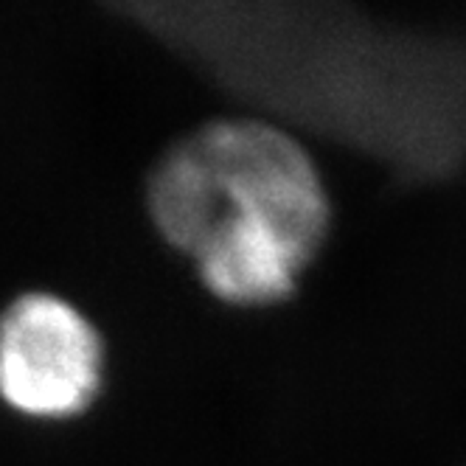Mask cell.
Segmentation results:
<instances>
[{
    "instance_id": "2",
    "label": "cell",
    "mask_w": 466,
    "mask_h": 466,
    "mask_svg": "<svg viewBox=\"0 0 466 466\" xmlns=\"http://www.w3.org/2000/svg\"><path fill=\"white\" fill-rule=\"evenodd\" d=\"M102 362L98 331L59 295H20L0 315V399L17 413H82L102 385Z\"/></svg>"
},
{
    "instance_id": "1",
    "label": "cell",
    "mask_w": 466,
    "mask_h": 466,
    "mask_svg": "<svg viewBox=\"0 0 466 466\" xmlns=\"http://www.w3.org/2000/svg\"><path fill=\"white\" fill-rule=\"evenodd\" d=\"M147 203L160 237L197 264L208 292L237 307L287 298L329 228L309 155L253 118L203 124L166 149Z\"/></svg>"
}]
</instances>
